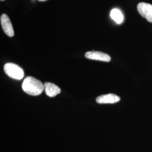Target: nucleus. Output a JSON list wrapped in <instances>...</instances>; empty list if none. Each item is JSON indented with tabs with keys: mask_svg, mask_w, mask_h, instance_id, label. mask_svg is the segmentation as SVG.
Wrapping results in <instances>:
<instances>
[{
	"mask_svg": "<svg viewBox=\"0 0 152 152\" xmlns=\"http://www.w3.org/2000/svg\"><path fill=\"white\" fill-rule=\"evenodd\" d=\"M0 20L2 28L6 34L9 37H13L14 35V31L9 16L5 14H4L1 16Z\"/></svg>",
	"mask_w": 152,
	"mask_h": 152,
	"instance_id": "20e7f679",
	"label": "nucleus"
},
{
	"mask_svg": "<svg viewBox=\"0 0 152 152\" xmlns=\"http://www.w3.org/2000/svg\"><path fill=\"white\" fill-rule=\"evenodd\" d=\"M38 1H41V2H42V1H47V0H38Z\"/></svg>",
	"mask_w": 152,
	"mask_h": 152,
	"instance_id": "1a4fd4ad",
	"label": "nucleus"
},
{
	"mask_svg": "<svg viewBox=\"0 0 152 152\" xmlns=\"http://www.w3.org/2000/svg\"><path fill=\"white\" fill-rule=\"evenodd\" d=\"M1 1H5V0H1Z\"/></svg>",
	"mask_w": 152,
	"mask_h": 152,
	"instance_id": "9d476101",
	"label": "nucleus"
},
{
	"mask_svg": "<svg viewBox=\"0 0 152 152\" xmlns=\"http://www.w3.org/2000/svg\"><path fill=\"white\" fill-rule=\"evenodd\" d=\"M137 11L141 16L150 23H152V5L145 2H140L137 6Z\"/></svg>",
	"mask_w": 152,
	"mask_h": 152,
	"instance_id": "7ed1b4c3",
	"label": "nucleus"
},
{
	"mask_svg": "<svg viewBox=\"0 0 152 152\" xmlns=\"http://www.w3.org/2000/svg\"><path fill=\"white\" fill-rule=\"evenodd\" d=\"M85 56L87 59L91 60H99L105 62H109L111 60V58L108 54L100 51H88L86 53Z\"/></svg>",
	"mask_w": 152,
	"mask_h": 152,
	"instance_id": "39448f33",
	"label": "nucleus"
},
{
	"mask_svg": "<svg viewBox=\"0 0 152 152\" xmlns=\"http://www.w3.org/2000/svg\"><path fill=\"white\" fill-rule=\"evenodd\" d=\"M44 91L49 97H54L61 92L59 87L50 82H45L44 83Z\"/></svg>",
	"mask_w": 152,
	"mask_h": 152,
	"instance_id": "0eeeda50",
	"label": "nucleus"
},
{
	"mask_svg": "<svg viewBox=\"0 0 152 152\" xmlns=\"http://www.w3.org/2000/svg\"><path fill=\"white\" fill-rule=\"evenodd\" d=\"M6 74L13 79L20 80L24 77V71L19 66L15 64L8 63L4 66Z\"/></svg>",
	"mask_w": 152,
	"mask_h": 152,
	"instance_id": "f03ea898",
	"label": "nucleus"
},
{
	"mask_svg": "<svg viewBox=\"0 0 152 152\" xmlns=\"http://www.w3.org/2000/svg\"><path fill=\"white\" fill-rule=\"evenodd\" d=\"M110 18L113 19L117 24H120L124 20V16L121 11L118 9H113L110 11Z\"/></svg>",
	"mask_w": 152,
	"mask_h": 152,
	"instance_id": "6e6552de",
	"label": "nucleus"
},
{
	"mask_svg": "<svg viewBox=\"0 0 152 152\" xmlns=\"http://www.w3.org/2000/svg\"><path fill=\"white\" fill-rule=\"evenodd\" d=\"M22 89L28 95L37 96L44 91V85L33 77H27L23 82Z\"/></svg>",
	"mask_w": 152,
	"mask_h": 152,
	"instance_id": "f257e3e1",
	"label": "nucleus"
},
{
	"mask_svg": "<svg viewBox=\"0 0 152 152\" xmlns=\"http://www.w3.org/2000/svg\"><path fill=\"white\" fill-rule=\"evenodd\" d=\"M121 99L118 96L114 94H108L102 95L96 99V102L99 104H114L120 102Z\"/></svg>",
	"mask_w": 152,
	"mask_h": 152,
	"instance_id": "423d86ee",
	"label": "nucleus"
}]
</instances>
